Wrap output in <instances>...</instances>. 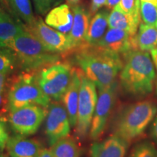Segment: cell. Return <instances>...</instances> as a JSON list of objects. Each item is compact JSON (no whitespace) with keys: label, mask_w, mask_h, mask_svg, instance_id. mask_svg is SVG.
<instances>
[{"label":"cell","mask_w":157,"mask_h":157,"mask_svg":"<svg viewBox=\"0 0 157 157\" xmlns=\"http://www.w3.org/2000/svg\"><path fill=\"white\" fill-rule=\"evenodd\" d=\"M38 157H53V156H52V154H51L50 149L43 148L42 150L41 151L40 154H39Z\"/></svg>","instance_id":"e575fe53"},{"label":"cell","mask_w":157,"mask_h":157,"mask_svg":"<svg viewBox=\"0 0 157 157\" xmlns=\"http://www.w3.org/2000/svg\"><path fill=\"white\" fill-rule=\"evenodd\" d=\"M25 27L15 22L7 13L0 10V49L9 48L15 37Z\"/></svg>","instance_id":"ffe728a7"},{"label":"cell","mask_w":157,"mask_h":157,"mask_svg":"<svg viewBox=\"0 0 157 157\" xmlns=\"http://www.w3.org/2000/svg\"><path fill=\"white\" fill-rule=\"evenodd\" d=\"M26 29L49 51L66 54L72 50L68 35L49 26L42 18H36L31 24L26 25Z\"/></svg>","instance_id":"30bf717a"},{"label":"cell","mask_w":157,"mask_h":157,"mask_svg":"<svg viewBox=\"0 0 157 157\" xmlns=\"http://www.w3.org/2000/svg\"><path fill=\"white\" fill-rule=\"evenodd\" d=\"M151 54L152 60H153V63H154V67L156 68L157 71V48L151 51Z\"/></svg>","instance_id":"d590c367"},{"label":"cell","mask_w":157,"mask_h":157,"mask_svg":"<svg viewBox=\"0 0 157 157\" xmlns=\"http://www.w3.org/2000/svg\"><path fill=\"white\" fill-rule=\"evenodd\" d=\"M129 157H157V148L152 143L143 141L132 148Z\"/></svg>","instance_id":"484cf974"},{"label":"cell","mask_w":157,"mask_h":157,"mask_svg":"<svg viewBox=\"0 0 157 157\" xmlns=\"http://www.w3.org/2000/svg\"><path fill=\"white\" fill-rule=\"evenodd\" d=\"M135 36L121 29L109 28L97 45L115 53L124 56L130 51L137 50Z\"/></svg>","instance_id":"7c38bea8"},{"label":"cell","mask_w":157,"mask_h":157,"mask_svg":"<svg viewBox=\"0 0 157 157\" xmlns=\"http://www.w3.org/2000/svg\"><path fill=\"white\" fill-rule=\"evenodd\" d=\"M10 2L15 14L26 25L34 22L36 18L33 14L30 0H10Z\"/></svg>","instance_id":"603a6c76"},{"label":"cell","mask_w":157,"mask_h":157,"mask_svg":"<svg viewBox=\"0 0 157 157\" xmlns=\"http://www.w3.org/2000/svg\"><path fill=\"white\" fill-rule=\"evenodd\" d=\"M140 24V18L127 14L118 5L112 9L109 15V27L126 31L132 36L136 35Z\"/></svg>","instance_id":"ac0fdd59"},{"label":"cell","mask_w":157,"mask_h":157,"mask_svg":"<svg viewBox=\"0 0 157 157\" xmlns=\"http://www.w3.org/2000/svg\"><path fill=\"white\" fill-rule=\"evenodd\" d=\"M10 74L0 73V93H8L10 84Z\"/></svg>","instance_id":"f1b7e54d"},{"label":"cell","mask_w":157,"mask_h":157,"mask_svg":"<svg viewBox=\"0 0 157 157\" xmlns=\"http://www.w3.org/2000/svg\"><path fill=\"white\" fill-rule=\"evenodd\" d=\"M44 21L49 26L68 35L71 30L74 22L71 7L68 4L56 6L48 13Z\"/></svg>","instance_id":"e0dca14e"},{"label":"cell","mask_w":157,"mask_h":157,"mask_svg":"<svg viewBox=\"0 0 157 157\" xmlns=\"http://www.w3.org/2000/svg\"><path fill=\"white\" fill-rule=\"evenodd\" d=\"M45 119V133L50 146L57 141L68 137L70 134L71 124L67 111L59 101L52 102L49 105Z\"/></svg>","instance_id":"8fae6325"},{"label":"cell","mask_w":157,"mask_h":157,"mask_svg":"<svg viewBox=\"0 0 157 157\" xmlns=\"http://www.w3.org/2000/svg\"><path fill=\"white\" fill-rule=\"evenodd\" d=\"M156 28H157V25H156Z\"/></svg>","instance_id":"b9f144b4"},{"label":"cell","mask_w":157,"mask_h":157,"mask_svg":"<svg viewBox=\"0 0 157 157\" xmlns=\"http://www.w3.org/2000/svg\"><path fill=\"white\" fill-rule=\"evenodd\" d=\"M140 18L143 23L147 25L156 26L157 25V5L148 2L141 1L140 7Z\"/></svg>","instance_id":"d4e9b609"},{"label":"cell","mask_w":157,"mask_h":157,"mask_svg":"<svg viewBox=\"0 0 157 157\" xmlns=\"http://www.w3.org/2000/svg\"><path fill=\"white\" fill-rule=\"evenodd\" d=\"M80 85H81V70L77 68H73L71 80L62 98L63 104L68 112L71 127L72 128H75L77 122Z\"/></svg>","instance_id":"5bb4252c"},{"label":"cell","mask_w":157,"mask_h":157,"mask_svg":"<svg viewBox=\"0 0 157 157\" xmlns=\"http://www.w3.org/2000/svg\"><path fill=\"white\" fill-rule=\"evenodd\" d=\"M48 110L37 105H29L10 111L7 119L15 132L21 136L34 135L42 124Z\"/></svg>","instance_id":"ba28073f"},{"label":"cell","mask_w":157,"mask_h":157,"mask_svg":"<svg viewBox=\"0 0 157 157\" xmlns=\"http://www.w3.org/2000/svg\"><path fill=\"white\" fill-rule=\"evenodd\" d=\"M155 94L157 96V78L156 79V82H155Z\"/></svg>","instance_id":"f35d334b"},{"label":"cell","mask_w":157,"mask_h":157,"mask_svg":"<svg viewBox=\"0 0 157 157\" xmlns=\"http://www.w3.org/2000/svg\"><path fill=\"white\" fill-rule=\"evenodd\" d=\"M107 0H92L90 13L91 15L95 14L97 12L106 4Z\"/></svg>","instance_id":"1f68e13d"},{"label":"cell","mask_w":157,"mask_h":157,"mask_svg":"<svg viewBox=\"0 0 157 157\" xmlns=\"http://www.w3.org/2000/svg\"><path fill=\"white\" fill-rule=\"evenodd\" d=\"M50 150L53 157H79L81 155L77 143L68 136L55 143Z\"/></svg>","instance_id":"7402d4cb"},{"label":"cell","mask_w":157,"mask_h":157,"mask_svg":"<svg viewBox=\"0 0 157 157\" xmlns=\"http://www.w3.org/2000/svg\"><path fill=\"white\" fill-rule=\"evenodd\" d=\"M8 111L29 105L49 107L50 98L41 89L36 71H24L10 78L7 93Z\"/></svg>","instance_id":"5b68a950"},{"label":"cell","mask_w":157,"mask_h":157,"mask_svg":"<svg viewBox=\"0 0 157 157\" xmlns=\"http://www.w3.org/2000/svg\"><path fill=\"white\" fill-rule=\"evenodd\" d=\"M141 1H145V2H151L154 5H157V0H141Z\"/></svg>","instance_id":"74e56055"},{"label":"cell","mask_w":157,"mask_h":157,"mask_svg":"<svg viewBox=\"0 0 157 157\" xmlns=\"http://www.w3.org/2000/svg\"><path fill=\"white\" fill-rule=\"evenodd\" d=\"M119 74L122 89L135 98H145L152 93L156 79L153 60L148 52L132 50L124 55Z\"/></svg>","instance_id":"7a4b0ae2"},{"label":"cell","mask_w":157,"mask_h":157,"mask_svg":"<svg viewBox=\"0 0 157 157\" xmlns=\"http://www.w3.org/2000/svg\"><path fill=\"white\" fill-rule=\"evenodd\" d=\"M7 103V93H0V117L8 111Z\"/></svg>","instance_id":"4dcf8cb0"},{"label":"cell","mask_w":157,"mask_h":157,"mask_svg":"<svg viewBox=\"0 0 157 157\" xmlns=\"http://www.w3.org/2000/svg\"><path fill=\"white\" fill-rule=\"evenodd\" d=\"M6 148L11 157H38L44 148L35 139H28L17 135L9 137Z\"/></svg>","instance_id":"2e32d148"},{"label":"cell","mask_w":157,"mask_h":157,"mask_svg":"<svg viewBox=\"0 0 157 157\" xmlns=\"http://www.w3.org/2000/svg\"><path fill=\"white\" fill-rule=\"evenodd\" d=\"M156 114L157 105L153 101L129 104L116 117L113 124V135L130 143L143 134Z\"/></svg>","instance_id":"3957f363"},{"label":"cell","mask_w":157,"mask_h":157,"mask_svg":"<svg viewBox=\"0 0 157 157\" xmlns=\"http://www.w3.org/2000/svg\"><path fill=\"white\" fill-rule=\"evenodd\" d=\"M68 53L71 55L74 63L95 84L98 90L107 88L115 82L124 66L120 55L98 45L86 44Z\"/></svg>","instance_id":"6da1fadb"},{"label":"cell","mask_w":157,"mask_h":157,"mask_svg":"<svg viewBox=\"0 0 157 157\" xmlns=\"http://www.w3.org/2000/svg\"><path fill=\"white\" fill-rule=\"evenodd\" d=\"M129 143L113 135L101 142H95L90 148L91 157H125Z\"/></svg>","instance_id":"9a60e30c"},{"label":"cell","mask_w":157,"mask_h":157,"mask_svg":"<svg viewBox=\"0 0 157 157\" xmlns=\"http://www.w3.org/2000/svg\"><path fill=\"white\" fill-rule=\"evenodd\" d=\"M68 5H70L71 7H73V6H76L79 5L81 0H66Z\"/></svg>","instance_id":"8d00e7d4"},{"label":"cell","mask_w":157,"mask_h":157,"mask_svg":"<svg viewBox=\"0 0 157 157\" xmlns=\"http://www.w3.org/2000/svg\"><path fill=\"white\" fill-rule=\"evenodd\" d=\"M120 0H107L105 6L108 9H113L119 4Z\"/></svg>","instance_id":"836d02e7"},{"label":"cell","mask_w":157,"mask_h":157,"mask_svg":"<svg viewBox=\"0 0 157 157\" xmlns=\"http://www.w3.org/2000/svg\"><path fill=\"white\" fill-rule=\"evenodd\" d=\"M9 137L2 123L0 121V151H2L6 147Z\"/></svg>","instance_id":"f546056e"},{"label":"cell","mask_w":157,"mask_h":157,"mask_svg":"<svg viewBox=\"0 0 157 157\" xmlns=\"http://www.w3.org/2000/svg\"><path fill=\"white\" fill-rule=\"evenodd\" d=\"M117 5L127 14L140 18V0H120Z\"/></svg>","instance_id":"4316f807"},{"label":"cell","mask_w":157,"mask_h":157,"mask_svg":"<svg viewBox=\"0 0 157 157\" xmlns=\"http://www.w3.org/2000/svg\"><path fill=\"white\" fill-rule=\"evenodd\" d=\"M7 2V0H0V2L2 3H5Z\"/></svg>","instance_id":"ab89813d"},{"label":"cell","mask_w":157,"mask_h":157,"mask_svg":"<svg viewBox=\"0 0 157 157\" xmlns=\"http://www.w3.org/2000/svg\"><path fill=\"white\" fill-rule=\"evenodd\" d=\"M117 82L105 89L99 90L89 135L92 140H98L106 128L108 121L114 109L118 96Z\"/></svg>","instance_id":"9c48e42d"},{"label":"cell","mask_w":157,"mask_h":157,"mask_svg":"<svg viewBox=\"0 0 157 157\" xmlns=\"http://www.w3.org/2000/svg\"><path fill=\"white\" fill-rule=\"evenodd\" d=\"M18 66L15 52L10 48L0 49V73L11 74Z\"/></svg>","instance_id":"cb8c5ba5"},{"label":"cell","mask_w":157,"mask_h":157,"mask_svg":"<svg viewBox=\"0 0 157 157\" xmlns=\"http://www.w3.org/2000/svg\"><path fill=\"white\" fill-rule=\"evenodd\" d=\"M137 50L151 52L157 48V28L155 25L140 23L135 36Z\"/></svg>","instance_id":"44dd1931"},{"label":"cell","mask_w":157,"mask_h":157,"mask_svg":"<svg viewBox=\"0 0 157 157\" xmlns=\"http://www.w3.org/2000/svg\"><path fill=\"white\" fill-rule=\"evenodd\" d=\"M98 97L95 84L84 75L81 70V85L78 98L77 122L74 128L75 134L78 140L85 138L90 132Z\"/></svg>","instance_id":"52a82bcc"},{"label":"cell","mask_w":157,"mask_h":157,"mask_svg":"<svg viewBox=\"0 0 157 157\" xmlns=\"http://www.w3.org/2000/svg\"><path fill=\"white\" fill-rule=\"evenodd\" d=\"M108 10H102L97 12L91 19L86 38V42L90 45H97L101 40L109 27Z\"/></svg>","instance_id":"d6986e66"},{"label":"cell","mask_w":157,"mask_h":157,"mask_svg":"<svg viewBox=\"0 0 157 157\" xmlns=\"http://www.w3.org/2000/svg\"><path fill=\"white\" fill-rule=\"evenodd\" d=\"M71 8L74 13V22L68 36L71 44V50H73L87 44L86 38L91 21V14L82 5L73 6Z\"/></svg>","instance_id":"4fadbf2b"},{"label":"cell","mask_w":157,"mask_h":157,"mask_svg":"<svg viewBox=\"0 0 157 157\" xmlns=\"http://www.w3.org/2000/svg\"><path fill=\"white\" fill-rule=\"evenodd\" d=\"M151 135L154 140L157 141V116L153 121L151 128Z\"/></svg>","instance_id":"d6a6232c"},{"label":"cell","mask_w":157,"mask_h":157,"mask_svg":"<svg viewBox=\"0 0 157 157\" xmlns=\"http://www.w3.org/2000/svg\"><path fill=\"white\" fill-rule=\"evenodd\" d=\"M36 13L39 15H45L51 10L61 3L62 0H33Z\"/></svg>","instance_id":"83f0119b"},{"label":"cell","mask_w":157,"mask_h":157,"mask_svg":"<svg viewBox=\"0 0 157 157\" xmlns=\"http://www.w3.org/2000/svg\"><path fill=\"white\" fill-rule=\"evenodd\" d=\"M72 71L68 63L58 61L45 66L37 73L39 86L50 99L60 101L69 85Z\"/></svg>","instance_id":"8992f818"},{"label":"cell","mask_w":157,"mask_h":157,"mask_svg":"<svg viewBox=\"0 0 157 157\" xmlns=\"http://www.w3.org/2000/svg\"><path fill=\"white\" fill-rule=\"evenodd\" d=\"M9 48L15 52L18 66L24 71H37L60 58L58 53L47 50L26 26L15 37Z\"/></svg>","instance_id":"277c9868"},{"label":"cell","mask_w":157,"mask_h":157,"mask_svg":"<svg viewBox=\"0 0 157 157\" xmlns=\"http://www.w3.org/2000/svg\"><path fill=\"white\" fill-rule=\"evenodd\" d=\"M0 157H8V156H6V155L1 154V155H0Z\"/></svg>","instance_id":"60d3db41"}]
</instances>
